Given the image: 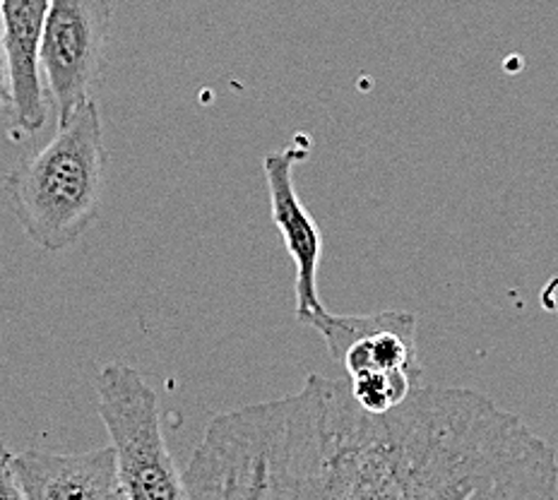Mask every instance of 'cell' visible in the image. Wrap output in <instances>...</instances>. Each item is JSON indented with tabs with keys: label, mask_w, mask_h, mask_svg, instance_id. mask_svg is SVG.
Masks as SVG:
<instances>
[{
	"label": "cell",
	"mask_w": 558,
	"mask_h": 500,
	"mask_svg": "<svg viewBox=\"0 0 558 500\" xmlns=\"http://www.w3.org/2000/svg\"><path fill=\"white\" fill-rule=\"evenodd\" d=\"M191 500H556L558 455L470 388L422 386L388 414L349 380L217 414L183 472Z\"/></svg>",
	"instance_id": "cell-1"
},
{
	"label": "cell",
	"mask_w": 558,
	"mask_h": 500,
	"mask_svg": "<svg viewBox=\"0 0 558 500\" xmlns=\"http://www.w3.org/2000/svg\"><path fill=\"white\" fill-rule=\"evenodd\" d=\"M107 147L95 99L58 123L56 135L22 159L3 185L15 219L32 243L58 253L85 236L99 215Z\"/></svg>",
	"instance_id": "cell-2"
},
{
	"label": "cell",
	"mask_w": 558,
	"mask_h": 500,
	"mask_svg": "<svg viewBox=\"0 0 558 500\" xmlns=\"http://www.w3.org/2000/svg\"><path fill=\"white\" fill-rule=\"evenodd\" d=\"M97 412L128 500H191L161 431L159 400L135 368L107 364L95 378Z\"/></svg>",
	"instance_id": "cell-3"
},
{
	"label": "cell",
	"mask_w": 558,
	"mask_h": 500,
	"mask_svg": "<svg viewBox=\"0 0 558 500\" xmlns=\"http://www.w3.org/2000/svg\"><path fill=\"white\" fill-rule=\"evenodd\" d=\"M111 0H51L39 65L58 109V123L92 97L107 61Z\"/></svg>",
	"instance_id": "cell-4"
},
{
	"label": "cell",
	"mask_w": 558,
	"mask_h": 500,
	"mask_svg": "<svg viewBox=\"0 0 558 500\" xmlns=\"http://www.w3.org/2000/svg\"><path fill=\"white\" fill-rule=\"evenodd\" d=\"M311 153V135L296 133V137L282 149L267 153L263 157V171L267 181V193H270L272 222L282 234L284 248L289 258L296 267V318L308 325L320 318L328 308L323 306L318 296V265L323 255V236L311 217L306 205L301 203L296 183H294V167L308 159Z\"/></svg>",
	"instance_id": "cell-5"
},
{
	"label": "cell",
	"mask_w": 558,
	"mask_h": 500,
	"mask_svg": "<svg viewBox=\"0 0 558 500\" xmlns=\"http://www.w3.org/2000/svg\"><path fill=\"white\" fill-rule=\"evenodd\" d=\"M330 356L349 378L374 370H404L422 386L424 368L416 349V318L407 310H380L366 316L323 313L311 322Z\"/></svg>",
	"instance_id": "cell-6"
},
{
	"label": "cell",
	"mask_w": 558,
	"mask_h": 500,
	"mask_svg": "<svg viewBox=\"0 0 558 500\" xmlns=\"http://www.w3.org/2000/svg\"><path fill=\"white\" fill-rule=\"evenodd\" d=\"M10 467L27 500H128L111 446L68 455L25 450L10 455Z\"/></svg>",
	"instance_id": "cell-7"
},
{
	"label": "cell",
	"mask_w": 558,
	"mask_h": 500,
	"mask_svg": "<svg viewBox=\"0 0 558 500\" xmlns=\"http://www.w3.org/2000/svg\"><path fill=\"white\" fill-rule=\"evenodd\" d=\"M51 0H0L3 44L13 83L15 131L34 135L46 125L49 103L44 97L39 46Z\"/></svg>",
	"instance_id": "cell-8"
},
{
	"label": "cell",
	"mask_w": 558,
	"mask_h": 500,
	"mask_svg": "<svg viewBox=\"0 0 558 500\" xmlns=\"http://www.w3.org/2000/svg\"><path fill=\"white\" fill-rule=\"evenodd\" d=\"M422 388L404 370H374L359 378H349V390L356 404L368 414H388L400 406L412 390Z\"/></svg>",
	"instance_id": "cell-9"
},
{
	"label": "cell",
	"mask_w": 558,
	"mask_h": 500,
	"mask_svg": "<svg viewBox=\"0 0 558 500\" xmlns=\"http://www.w3.org/2000/svg\"><path fill=\"white\" fill-rule=\"evenodd\" d=\"M0 500H27L15 479L13 467H10V452L3 443H0Z\"/></svg>",
	"instance_id": "cell-10"
},
{
	"label": "cell",
	"mask_w": 558,
	"mask_h": 500,
	"mask_svg": "<svg viewBox=\"0 0 558 500\" xmlns=\"http://www.w3.org/2000/svg\"><path fill=\"white\" fill-rule=\"evenodd\" d=\"M10 101H13V83H10V65L3 44V20H0V121H3Z\"/></svg>",
	"instance_id": "cell-11"
}]
</instances>
